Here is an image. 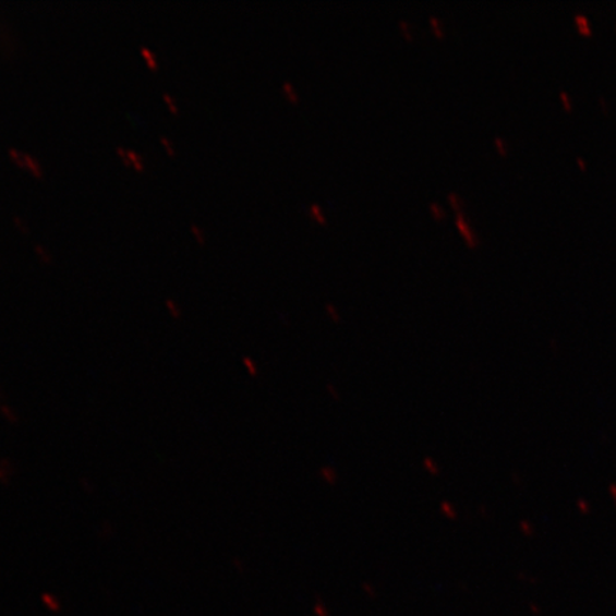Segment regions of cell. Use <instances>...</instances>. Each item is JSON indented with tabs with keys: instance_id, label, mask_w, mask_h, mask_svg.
<instances>
[{
	"instance_id": "d6986e66",
	"label": "cell",
	"mask_w": 616,
	"mask_h": 616,
	"mask_svg": "<svg viewBox=\"0 0 616 616\" xmlns=\"http://www.w3.org/2000/svg\"><path fill=\"white\" fill-rule=\"evenodd\" d=\"M578 160V165L581 166L582 170L587 169V164L585 160L582 159V157H577Z\"/></svg>"
},
{
	"instance_id": "9c48e42d",
	"label": "cell",
	"mask_w": 616,
	"mask_h": 616,
	"mask_svg": "<svg viewBox=\"0 0 616 616\" xmlns=\"http://www.w3.org/2000/svg\"><path fill=\"white\" fill-rule=\"evenodd\" d=\"M164 100L166 106H168L169 110L173 114L180 113V106L178 104V99H176L174 95H171L170 92H164Z\"/></svg>"
},
{
	"instance_id": "9a60e30c",
	"label": "cell",
	"mask_w": 616,
	"mask_h": 616,
	"mask_svg": "<svg viewBox=\"0 0 616 616\" xmlns=\"http://www.w3.org/2000/svg\"><path fill=\"white\" fill-rule=\"evenodd\" d=\"M559 97H560V100H563L565 109L571 110L572 109V101H571V97L568 96L567 92L560 90Z\"/></svg>"
},
{
	"instance_id": "8fae6325",
	"label": "cell",
	"mask_w": 616,
	"mask_h": 616,
	"mask_svg": "<svg viewBox=\"0 0 616 616\" xmlns=\"http://www.w3.org/2000/svg\"><path fill=\"white\" fill-rule=\"evenodd\" d=\"M458 227H460L462 233H464L468 243L474 245L475 244L474 234L471 233L470 227L467 226L464 219H462V216L458 217Z\"/></svg>"
},
{
	"instance_id": "277c9868",
	"label": "cell",
	"mask_w": 616,
	"mask_h": 616,
	"mask_svg": "<svg viewBox=\"0 0 616 616\" xmlns=\"http://www.w3.org/2000/svg\"><path fill=\"white\" fill-rule=\"evenodd\" d=\"M141 53L143 59H145L147 67H149L152 71H157V69H159V58H157L155 50L149 48V46L143 45L141 46Z\"/></svg>"
},
{
	"instance_id": "6da1fadb",
	"label": "cell",
	"mask_w": 616,
	"mask_h": 616,
	"mask_svg": "<svg viewBox=\"0 0 616 616\" xmlns=\"http://www.w3.org/2000/svg\"><path fill=\"white\" fill-rule=\"evenodd\" d=\"M8 153L13 164L20 166L21 169L29 171L35 178H44L45 168L38 157L25 150L17 149V147H9Z\"/></svg>"
},
{
	"instance_id": "7c38bea8",
	"label": "cell",
	"mask_w": 616,
	"mask_h": 616,
	"mask_svg": "<svg viewBox=\"0 0 616 616\" xmlns=\"http://www.w3.org/2000/svg\"><path fill=\"white\" fill-rule=\"evenodd\" d=\"M159 141L161 143V146L165 147V150L168 152V155H170V156L176 155V145H174L173 138H171L169 136H165V134H161V136L159 137Z\"/></svg>"
},
{
	"instance_id": "7a4b0ae2",
	"label": "cell",
	"mask_w": 616,
	"mask_h": 616,
	"mask_svg": "<svg viewBox=\"0 0 616 616\" xmlns=\"http://www.w3.org/2000/svg\"><path fill=\"white\" fill-rule=\"evenodd\" d=\"M116 155L120 157V160H122L124 165L132 166V168L137 171H145L147 168L145 157H143L137 150L118 146L116 147Z\"/></svg>"
},
{
	"instance_id": "5b68a950",
	"label": "cell",
	"mask_w": 616,
	"mask_h": 616,
	"mask_svg": "<svg viewBox=\"0 0 616 616\" xmlns=\"http://www.w3.org/2000/svg\"><path fill=\"white\" fill-rule=\"evenodd\" d=\"M166 310L170 314L171 318L180 319L183 317L182 305L178 303L173 298H168L165 300Z\"/></svg>"
},
{
	"instance_id": "ba28073f",
	"label": "cell",
	"mask_w": 616,
	"mask_h": 616,
	"mask_svg": "<svg viewBox=\"0 0 616 616\" xmlns=\"http://www.w3.org/2000/svg\"><path fill=\"white\" fill-rule=\"evenodd\" d=\"M576 23L579 27V31L582 32L583 35H591L592 34V26L590 20L583 13H577L576 15Z\"/></svg>"
},
{
	"instance_id": "ac0fdd59",
	"label": "cell",
	"mask_w": 616,
	"mask_h": 616,
	"mask_svg": "<svg viewBox=\"0 0 616 616\" xmlns=\"http://www.w3.org/2000/svg\"><path fill=\"white\" fill-rule=\"evenodd\" d=\"M313 212H314V215L317 216V219H318V220L324 221V219H323V213H322V210H318V206H313Z\"/></svg>"
},
{
	"instance_id": "30bf717a",
	"label": "cell",
	"mask_w": 616,
	"mask_h": 616,
	"mask_svg": "<svg viewBox=\"0 0 616 616\" xmlns=\"http://www.w3.org/2000/svg\"><path fill=\"white\" fill-rule=\"evenodd\" d=\"M190 231H192V234L194 235V239L197 240L198 244H206L205 229H202V227L197 224H192L190 225Z\"/></svg>"
},
{
	"instance_id": "ffe728a7",
	"label": "cell",
	"mask_w": 616,
	"mask_h": 616,
	"mask_svg": "<svg viewBox=\"0 0 616 616\" xmlns=\"http://www.w3.org/2000/svg\"><path fill=\"white\" fill-rule=\"evenodd\" d=\"M431 208H433V212L437 213L438 217L443 216V212L439 210L437 205H433V206H431Z\"/></svg>"
},
{
	"instance_id": "52a82bcc",
	"label": "cell",
	"mask_w": 616,
	"mask_h": 616,
	"mask_svg": "<svg viewBox=\"0 0 616 616\" xmlns=\"http://www.w3.org/2000/svg\"><path fill=\"white\" fill-rule=\"evenodd\" d=\"M34 250H35L36 256H38V258L41 263L50 264V263L53 262L52 252H50V250L48 247H45V245L36 244Z\"/></svg>"
},
{
	"instance_id": "8992f818",
	"label": "cell",
	"mask_w": 616,
	"mask_h": 616,
	"mask_svg": "<svg viewBox=\"0 0 616 616\" xmlns=\"http://www.w3.org/2000/svg\"><path fill=\"white\" fill-rule=\"evenodd\" d=\"M0 412H2L3 419L7 420L9 424H20V415H17V412L13 409V407L2 406L0 407Z\"/></svg>"
},
{
	"instance_id": "2e32d148",
	"label": "cell",
	"mask_w": 616,
	"mask_h": 616,
	"mask_svg": "<svg viewBox=\"0 0 616 616\" xmlns=\"http://www.w3.org/2000/svg\"><path fill=\"white\" fill-rule=\"evenodd\" d=\"M495 143H497L499 152L504 153L505 155V153H507V146H505V142L503 141V138L502 137L495 138Z\"/></svg>"
},
{
	"instance_id": "3957f363",
	"label": "cell",
	"mask_w": 616,
	"mask_h": 616,
	"mask_svg": "<svg viewBox=\"0 0 616 616\" xmlns=\"http://www.w3.org/2000/svg\"><path fill=\"white\" fill-rule=\"evenodd\" d=\"M15 475V466L9 460L0 461V483L11 484V479L13 480Z\"/></svg>"
},
{
	"instance_id": "4fadbf2b",
	"label": "cell",
	"mask_w": 616,
	"mask_h": 616,
	"mask_svg": "<svg viewBox=\"0 0 616 616\" xmlns=\"http://www.w3.org/2000/svg\"><path fill=\"white\" fill-rule=\"evenodd\" d=\"M13 225H15L17 227V229H20L21 231H23V233H29V225H27V221L25 219H23L22 216H13Z\"/></svg>"
},
{
	"instance_id": "5bb4252c",
	"label": "cell",
	"mask_w": 616,
	"mask_h": 616,
	"mask_svg": "<svg viewBox=\"0 0 616 616\" xmlns=\"http://www.w3.org/2000/svg\"><path fill=\"white\" fill-rule=\"evenodd\" d=\"M243 364L245 370H247L250 375H256L257 374V365L256 363H254V360L249 359V357H244L243 359Z\"/></svg>"
},
{
	"instance_id": "e0dca14e",
	"label": "cell",
	"mask_w": 616,
	"mask_h": 616,
	"mask_svg": "<svg viewBox=\"0 0 616 616\" xmlns=\"http://www.w3.org/2000/svg\"><path fill=\"white\" fill-rule=\"evenodd\" d=\"M600 101H601L602 109L605 110V113H609L608 101H606L604 96H602V95L600 96Z\"/></svg>"
}]
</instances>
